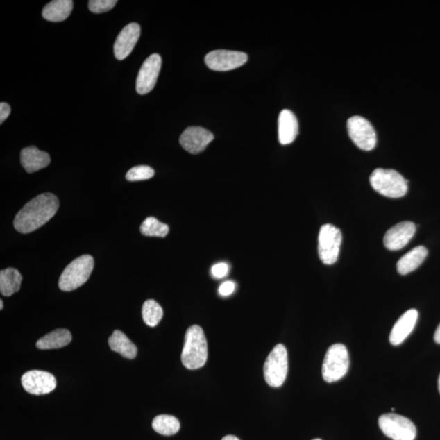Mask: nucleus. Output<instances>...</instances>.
Returning a JSON list of instances; mask_svg holds the SVG:
<instances>
[{"instance_id": "obj_29", "label": "nucleus", "mask_w": 440, "mask_h": 440, "mask_svg": "<svg viewBox=\"0 0 440 440\" xmlns=\"http://www.w3.org/2000/svg\"><path fill=\"white\" fill-rule=\"evenodd\" d=\"M229 271V266L226 263L215 264L212 269V275L214 278L221 279L226 278Z\"/></svg>"}, {"instance_id": "obj_15", "label": "nucleus", "mask_w": 440, "mask_h": 440, "mask_svg": "<svg viewBox=\"0 0 440 440\" xmlns=\"http://www.w3.org/2000/svg\"><path fill=\"white\" fill-rule=\"evenodd\" d=\"M140 36V26L137 23H130L125 26L117 37L114 53L115 58L123 60L132 53L135 44H137Z\"/></svg>"}, {"instance_id": "obj_11", "label": "nucleus", "mask_w": 440, "mask_h": 440, "mask_svg": "<svg viewBox=\"0 0 440 440\" xmlns=\"http://www.w3.org/2000/svg\"><path fill=\"white\" fill-rule=\"evenodd\" d=\"M162 58L160 55L153 54L145 60L140 68L137 78V92L139 95L151 92L156 85L159 73L161 71Z\"/></svg>"}, {"instance_id": "obj_10", "label": "nucleus", "mask_w": 440, "mask_h": 440, "mask_svg": "<svg viewBox=\"0 0 440 440\" xmlns=\"http://www.w3.org/2000/svg\"><path fill=\"white\" fill-rule=\"evenodd\" d=\"M247 60V55L241 51L215 50L205 56V63L214 71H228L242 67Z\"/></svg>"}, {"instance_id": "obj_28", "label": "nucleus", "mask_w": 440, "mask_h": 440, "mask_svg": "<svg viewBox=\"0 0 440 440\" xmlns=\"http://www.w3.org/2000/svg\"><path fill=\"white\" fill-rule=\"evenodd\" d=\"M117 3L118 1H116V0H90L88 2V8L92 12H107L115 8Z\"/></svg>"}, {"instance_id": "obj_14", "label": "nucleus", "mask_w": 440, "mask_h": 440, "mask_svg": "<svg viewBox=\"0 0 440 440\" xmlns=\"http://www.w3.org/2000/svg\"><path fill=\"white\" fill-rule=\"evenodd\" d=\"M416 226L410 221L396 224L387 232L383 238L384 246L389 251H399L414 237Z\"/></svg>"}, {"instance_id": "obj_8", "label": "nucleus", "mask_w": 440, "mask_h": 440, "mask_svg": "<svg viewBox=\"0 0 440 440\" xmlns=\"http://www.w3.org/2000/svg\"><path fill=\"white\" fill-rule=\"evenodd\" d=\"M341 243L339 228L332 224H325L321 228L318 237V253L322 263L332 265L338 260Z\"/></svg>"}, {"instance_id": "obj_13", "label": "nucleus", "mask_w": 440, "mask_h": 440, "mask_svg": "<svg viewBox=\"0 0 440 440\" xmlns=\"http://www.w3.org/2000/svg\"><path fill=\"white\" fill-rule=\"evenodd\" d=\"M214 139V135L201 126H189L180 135V143L187 152L198 154Z\"/></svg>"}, {"instance_id": "obj_36", "label": "nucleus", "mask_w": 440, "mask_h": 440, "mask_svg": "<svg viewBox=\"0 0 440 440\" xmlns=\"http://www.w3.org/2000/svg\"><path fill=\"white\" fill-rule=\"evenodd\" d=\"M312 440H321V439H312Z\"/></svg>"}, {"instance_id": "obj_6", "label": "nucleus", "mask_w": 440, "mask_h": 440, "mask_svg": "<svg viewBox=\"0 0 440 440\" xmlns=\"http://www.w3.org/2000/svg\"><path fill=\"white\" fill-rule=\"evenodd\" d=\"M288 373V353L285 346L278 344L270 353L264 363V374L266 383L271 387H280Z\"/></svg>"}, {"instance_id": "obj_5", "label": "nucleus", "mask_w": 440, "mask_h": 440, "mask_svg": "<svg viewBox=\"0 0 440 440\" xmlns=\"http://www.w3.org/2000/svg\"><path fill=\"white\" fill-rule=\"evenodd\" d=\"M349 364V354L346 346L340 344L332 345L323 362V378L329 383L340 380L348 373Z\"/></svg>"}, {"instance_id": "obj_35", "label": "nucleus", "mask_w": 440, "mask_h": 440, "mask_svg": "<svg viewBox=\"0 0 440 440\" xmlns=\"http://www.w3.org/2000/svg\"><path fill=\"white\" fill-rule=\"evenodd\" d=\"M438 387H439V391L440 393V374H439V380H438Z\"/></svg>"}, {"instance_id": "obj_25", "label": "nucleus", "mask_w": 440, "mask_h": 440, "mask_svg": "<svg viewBox=\"0 0 440 440\" xmlns=\"http://www.w3.org/2000/svg\"><path fill=\"white\" fill-rule=\"evenodd\" d=\"M142 316L145 324L151 327H155L162 319V308L153 299H149L144 303Z\"/></svg>"}, {"instance_id": "obj_2", "label": "nucleus", "mask_w": 440, "mask_h": 440, "mask_svg": "<svg viewBox=\"0 0 440 440\" xmlns=\"http://www.w3.org/2000/svg\"><path fill=\"white\" fill-rule=\"evenodd\" d=\"M208 357V341L203 330L198 325H192L185 334L182 363L185 368L194 371L203 367Z\"/></svg>"}, {"instance_id": "obj_32", "label": "nucleus", "mask_w": 440, "mask_h": 440, "mask_svg": "<svg viewBox=\"0 0 440 440\" xmlns=\"http://www.w3.org/2000/svg\"><path fill=\"white\" fill-rule=\"evenodd\" d=\"M434 339L435 343L440 344V324L439 325L437 330H435Z\"/></svg>"}, {"instance_id": "obj_26", "label": "nucleus", "mask_w": 440, "mask_h": 440, "mask_svg": "<svg viewBox=\"0 0 440 440\" xmlns=\"http://www.w3.org/2000/svg\"><path fill=\"white\" fill-rule=\"evenodd\" d=\"M140 232L146 237H165L169 232V227L156 218L148 217L140 226Z\"/></svg>"}, {"instance_id": "obj_31", "label": "nucleus", "mask_w": 440, "mask_h": 440, "mask_svg": "<svg viewBox=\"0 0 440 440\" xmlns=\"http://www.w3.org/2000/svg\"><path fill=\"white\" fill-rule=\"evenodd\" d=\"M11 113V107L7 103L2 102L0 104V124H3Z\"/></svg>"}, {"instance_id": "obj_18", "label": "nucleus", "mask_w": 440, "mask_h": 440, "mask_svg": "<svg viewBox=\"0 0 440 440\" xmlns=\"http://www.w3.org/2000/svg\"><path fill=\"white\" fill-rule=\"evenodd\" d=\"M51 158L48 153L40 151L35 146L23 149L21 152V163L28 173H34L48 167Z\"/></svg>"}, {"instance_id": "obj_4", "label": "nucleus", "mask_w": 440, "mask_h": 440, "mask_svg": "<svg viewBox=\"0 0 440 440\" xmlns=\"http://www.w3.org/2000/svg\"><path fill=\"white\" fill-rule=\"evenodd\" d=\"M94 269V260L85 255L73 260L65 269L59 279V288L62 291L69 292L82 287L87 282Z\"/></svg>"}, {"instance_id": "obj_27", "label": "nucleus", "mask_w": 440, "mask_h": 440, "mask_svg": "<svg viewBox=\"0 0 440 440\" xmlns=\"http://www.w3.org/2000/svg\"><path fill=\"white\" fill-rule=\"evenodd\" d=\"M154 176V170L149 166H137L130 169L126 175L128 181H140L151 179Z\"/></svg>"}, {"instance_id": "obj_24", "label": "nucleus", "mask_w": 440, "mask_h": 440, "mask_svg": "<svg viewBox=\"0 0 440 440\" xmlns=\"http://www.w3.org/2000/svg\"><path fill=\"white\" fill-rule=\"evenodd\" d=\"M152 427L158 434L170 437L179 432L180 423L175 416L171 415H159L153 419Z\"/></svg>"}, {"instance_id": "obj_34", "label": "nucleus", "mask_w": 440, "mask_h": 440, "mask_svg": "<svg viewBox=\"0 0 440 440\" xmlns=\"http://www.w3.org/2000/svg\"><path fill=\"white\" fill-rule=\"evenodd\" d=\"M3 301H0V309L3 310Z\"/></svg>"}, {"instance_id": "obj_19", "label": "nucleus", "mask_w": 440, "mask_h": 440, "mask_svg": "<svg viewBox=\"0 0 440 440\" xmlns=\"http://www.w3.org/2000/svg\"><path fill=\"white\" fill-rule=\"evenodd\" d=\"M428 251L427 248L419 246L407 253L398 261L397 271L400 275H407L414 271L423 263L427 258Z\"/></svg>"}, {"instance_id": "obj_21", "label": "nucleus", "mask_w": 440, "mask_h": 440, "mask_svg": "<svg viewBox=\"0 0 440 440\" xmlns=\"http://www.w3.org/2000/svg\"><path fill=\"white\" fill-rule=\"evenodd\" d=\"M109 345L112 350L119 353L126 359H133L137 357V346L120 330H115L113 335L110 337Z\"/></svg>"}, {"instance_id": "obj_12", "label": "nucleus", "mask_w": 440, "mask_h": 440, "mask_svg": "<svg viewBox=\"0 0 440 440\" xmlns=\"http://www.w3.org/2000/svg\"><path fill=\"white\" fill-rule=\"evenodd\" d=\"M22 383L27 392L36 396L49 394L57 387V380L53 374L41 371H31L23 374Z\"/></svg>"}, {"instance_id": "obj_20", "label": "nucleus", "mask_w": 440, "mask_h": 440, "mask_svg": "<svg viewBox=\"0 0 440 440\" xmlns=\"http://www.w3.org/2000/svg\"><path fill=\"white\" fill-rule=\"evenodd\" d=\"M74 2L71 0H54L43 9V17L46 21L60 22L67 19L73 10Z\"/></svg>"}, {"instance_id": "obj_9", "label": "nucleus", "mask_w": 440, "mask_h": 440, "mask_svg": "<svg viewBox=\"0 0 440 440\" xmlns=\"http://www.w3.org/2000/svg\"><path fill=\"white\" fill-rule=\"evenodd\" d=\"M349 137L362 151H371L377 144V135L373 126L367 119L354 116L348 121Z\"/></svg>"}, {"instance_id": "obj_1", "label": "nucleus", "mask_w": 440, "mask_h": 440, "mask_svg": "<svg viewBox=\"0 0 440 440\" xmlns=\"http://www.w3.org/2000/svg\"><path fill=\"white\" fill-rule=\"evenodd\" d=\"M58 208L59 201L54 194L46 193L37 196L17 214L14 228L23 234L34 232L48 223Z\"/></svg>"}, {"instance_id": "obj_33", "label": "nucleus", "mask_w": 440, "mask_h": 440, "mask_svg": "<svg viewBox=\"0 0 440 440\" xmlns=\"http://www.w3.org/2000/svg\"><path fill=\"white\" fill-rule=\"evenodd\" d=\"M222 440H240L239 439L234 437V435H227V437H223Z\"/></svg>"}, {"instance_id": "obj_3", "label": "nucleus", "mask_w": 440, "mask_h": 440, "mask_svg": "<svg viewBox=\"0 0 440 440\" xmlns=\"http://www.w3.org/2000/svg\"><path fill=\"white\" fill-rule=\"evenodd\" d=\"M373 189L390 198H400L408 192V181L399 172L378 168L369 178Z\"/></svg>"}, {"instance_id": "obj_7", "label": "nucleus", "mask_w": 440, "mask_h": 440, "mask_svg": "<svg viewBox=\"0 0 440 440\" xmlns=\"http://www.w3.org/2000/svg\"><path fill=\"white\" fill-rule=\"evenodd\" d=\"M383 434L393 440H414L416 428L413 421L401 415L383 414L378 419Z\"/></svg>"}, {"instance_id": "obj_17", "label": "nucleus", "mask_w": 440, "mask_h": 440, "mask_svg": "<svg viewBox=\"0 0 440 440\" xmlns=\"http://www.w3.org/2000/svg\"><path fill=\"white\" fill-rule=\"evenodd\" d=\"M298 134V123L292 111L284 110L278 119V139L283 145L291 144Z\"/></svg>"}, {"instance_id": "obj_22", "label": "nucleus", "mask_w": 440, "mask_h": 440, "mask_svg": "<svg viewBox=\"0 0 440 440\" xmlns=\"http://www.w3.org/2000/svg\"><path fill=\"white\" fill-rule=\"evenodd\" d=\"M72 341V335L68 330L58 329L42 337L36 346L40 350H51L64 348Z\"/></svg>"}, {"instance_id": "obj_23", "label": "nucleus", "mask_w": 440, "mask_h": 440, "mask_svg": "<svg viewBox=\"0 0 440 440\" xmlns=\"http://www.w3.org/2000/svg\"><path fill=\"white\" fill-rule=\"evenodd\" d=\"M22 276L15 269L9 268L0 271V292L3 296H11L19 291Z\"/></svg>"}, {"instance_id": "obj_30", "label": "nucleus", "mask_w": 440, "mask_h": 440, "mask_svg": "<svg viewBox=\"0 0 440 440\" xmlns=\"http://www.w3.org/2000/svg\"><path fill=\"white\" fill-rule=\"evenodd\" d=\"M236 284L231 280L223 282L219 288V294L223 297L231 296L235 291Z\"/></svg>"}, {"instance_id": "obj_16", "label": "nucleus", "mask_w": 440, "mask_h": 440, "mask_svg": "<svg viewBox=\"0 0 440 440\" xmlns=\"http://www.w3.org/2000/svg\"><path fill=\"white\" fill-rule=\"evenodd\" d=\"M418 312L416 309H409L404 313L393 326L390 335V343L393 346L400 345L413 332L416 321H418Z\"/></svg>"}]
</instances>
